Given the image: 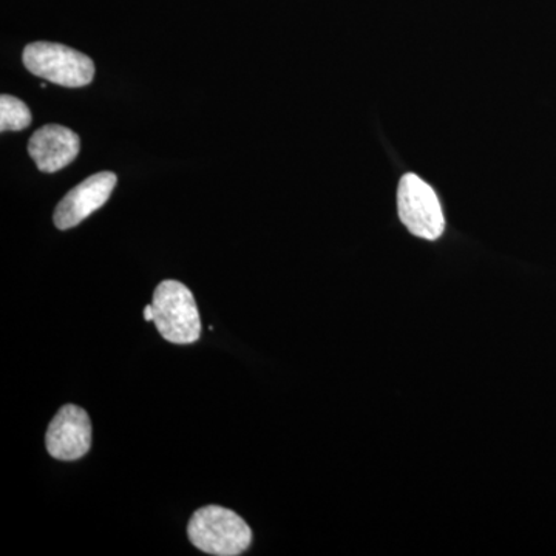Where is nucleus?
<instances>
[{"instance_id":"7","label":"nucleus","mask_w":556,"mask_h":556,"mask_svg":"<svg viewBox=\"0 0 556 556\" xmlns=\"http://www.w3.org/2000/svg\"><path fill=\"white\" fill-rule=\"evenodd\" d=\"M80 138L78 134L60 124L40 127L28 142V155L43 174H54L78 159Z\"/></svg>"},{"instance_id":"9","label":"nucleus","mask_w":556,"mask_h":556,"mask_svg":"<svg viewBox=\"0 0 556 556\" xmlns=\"http://www.w3.org/2000/svg\"><path fill=\"white\" fill-rule=\"evenodd\" d=\"M144 320L146 321H153V308L152 305H148L144 308Z\"/></svg>"},{"instance_id":"3","label":"nucleus","mask_w":556,"mask_h":556,"mask_svg":"<svg viewBox=\"0 0 556 556\" xmlns=\"http://www.w3.org/2000/svg\"><path fill=\"white\" fill-rule=\"evenodd\" d=\"M25 68L38 78L79 89L89 86L94 78V64L87 54L54 42H33L22 54Z\"/></svg>"},{"instance_id":"4","label":"nucleus","mask_w":556,"mask_h":556,"mask_svg":"<svg viewBox=\"0 0 556 556\" xmlns=\"http://www.w3.org/2000/svg\"><path fill=\"white\" fill-rule=\"evenodd\" d=\"M399 218L419 239H441L445 230L444 212L437 192L416 174H405L397 188Z\"/></svg>"},{"instance_id":"2","label":"nucleus","mask_w":556,"mask_h":556,"mask_svg":"<svg viewBox=\"0 0 556 556\" xmlns=\"http://www.w3.org/2000/svg\"><path fill=\"white\" fill-rule=\"evenodd\" d=\"M153 321L167 342L189 345L201 336L199 308L192 291L177 280L161 281L153 292Z\"/></svg>"},{"instance_id":"8","label":"nucleus","mask_w":556,"mask_h":556,"mask_svg":"<svg viewBox=\"0 0 556 556\" xmlns=\"http://www.w3.org/2000/svg\"><path fill=\"white\" fill-rule=\"evenodd\" d=\"M33 121L30 109L20 98L11 94L0 97V130L17 131L27 129Z\"/></svg>"},{"instance_id":"6","label":"nucleus","mask_w":556,"mask_h":556,"mask_svg":"<svg viewBox=\"0 0 556 556\" xmlns=\"http://www.w3.org/2000/svg\"><path fill=\"white\" fill-rule=\"evenodd\" d=\"M50 456L60 460H76L91 447V422L86 409L64 405L51 420L46 437Z\"/></svg>"},{"instance_id":"5","label":"nucleus","mask_w":556,"mask_h":556,"mask_svg":"<svg viewBox=\"0 0 556 556\" xmlns=\"http://www.w3.org/2000/svg\"><path fill=\"white\" fill-rule=\"evenodd\" d=\"M116 182L118 177L113 172H100L70 190L54 211L53 222L56 228L72 229L89 218L93 212L108 203Z\"/></svg>"},{"instance_id":"1","label":"nucleus","mask_w":556,"mask_h":556,"mask_svg":"<svg viewBox=\"0 0 556 556\" xmlns=\"http://www.w3.org/2000/svg\"><path fill=\"white\" fill-rule=\"evenodd\" d=\"M188 535L201 552L217 556L241 555L252 543V530L244 519L219 506L197 510L189 521Z\"/></svg>"}]
</instances>
